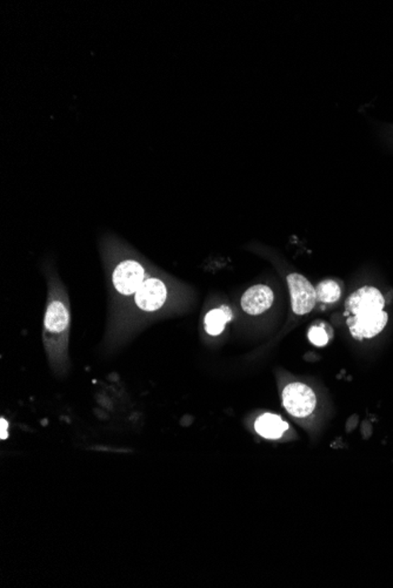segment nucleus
I'll return each mask as SVG.
<instances>
[{
	"instance_id": "obj_1",
	"label": "nucleus",
	"mask_w": 393,
	"mask_h": 588,
	"mask_svg": "<svg viewBox=\"0 0 393 588\" xmlns=\"http://www.w3.org/2000/svg\"><path fill=\"white\" fill-rule=\"evenodd\" d=\"M69 332V305L62 298L53 296L44 318V346L55 370H65Z\"/></svg>"
},
{
	"instance_id": "obj_2",
	"label": "nucleus",
	"mask_w": 393,
	"mask_h": 588,
	"mask_svg": "<svg viewBox=\"0 0 393 588\" xmlns=\"http://www.w3.org/2000/svg\"><path fill=\"white\" fill-rule=\"evenodd\" d=\"M148 277L145 268L138 261L124 260L114 268L112 283L118 294L132 296L137 293Z\"/></svg>"
},
{
	"instance_id": "obj_3",
	"label": "nucleus",
	"mask_w": 393,
	"mask_h": 588,
	"mask_svg": "<svg viewBox=\"0 0 393 588\" xmlns=\"http://www.w3.org/2000/svg\"><path fill=\"white\" fill-rule=\"evenodd\" d=\"M284 407L294 417L304 418L314 412L317 398L310 387L303 383H291L283 391Z\"/></svg>"
},
{
	"instance_id": "obj_4",
	"label": "nucleus",
	"mask_w": 393,
	"mask_h": 588,
	"mask_svg": "<svg viewBox=\"0 0 393 588\" xmlns=\"http://www.w3.org/2000/svg\"><path fill=\"white\" fill-rule=\"evenodd\" d=\"M167 287L158 277H148L135 293V307L143 312H158L167 300Z\"/></svg>"
},
{
	"instance_id": "obj_5",
	"label": "nucleus",
	"mask_w": 393,
	"mask_h": 588,
	"mask_svg": "<svg viewBox=\"0 0 393 588\" xmlns=\"http://www.w3.org/2000/svg\"><path fill=\"white\" fill-rule=\"evenodd\" d=\"M287 284L290 288L294 314H309L317 302V294L314 285L303 275L296 273L287 276Z\"/></svg>"
},
{
	"instance_id": "obj_6",
	"label": "nucleus",
	"mask_w": 393,
	"mask_h": 588,
	"mask_svg": "<svg viewBox=\"0 0 393 588\" xmlns=\"http://www.w3.org/2000/svg\"><path fill=\"white\" fill-rule=\"evenodd\" d=\"M387 312H370V314L355 315L348 318V325L351 332V335L355 339H372L375 336L380 335L387 327Z\"/></svg>"
},
{
	"instance_id": "obj_7",
	"label": "nucleus",
	"mask_w": 393,
	"mask_h": 588,
	"mask_svg": "<svg viewBox=\"0 0 393 588\" xmlns=\"http://www.w3.org/2000/svg\"><path fill=\"white\" fill-rule=\"evenodd\" d=\"M384 305H385V300L377 288L364 287L358 289L348 298L345 307H346V314L355 316V315L383 312Z\"/></svg>"
},
{
	"instance_id": "obj_8",
	"label": "nucleus",
	"mask_w": 393,
	"mask_h": 588,
	"mask_svg": "<svg viewBox=\"0 0 393 588\" xmlns=\"http://www.w3.org/2000/svg\"><path fill=\"white\" fill-rule=\"evenodd\" d=\"M242 308L246 314L260 315L269 310L273 303V291L264 284L250 288L242 298Z\"/></svg>"
},
{
	"instance_id": "obj_9",
	"label": "nucleus",
	"mask_w": 393,
	"mask_h": 588,
	"mask_svg": "<svg viewBox=\"0 0 393 588\" xmlns=\"http://www.w3.org/2000/svg\"><path fill=\"white\" fill-rule=\"evenodd\" d=\"M287 429H289L287 423H285L277 414H262L255 423V430L257 434L266 439H278L283 436Z\"/></svg>"
},
{
	"instance_id": "obj_10",
	"label": "nucleus",
	"mask_w": 393,
	"mask_h": 588,
	"mask_svg": "<svg viewBox=\"0 0 393 588\" xmlns=\"http://www.w3.org/2000/svg\"><path fill=\"white\" fill-rule=\"evenodd\" d=\"M232 320V312L228 307L214 309L207 312L204 320L205 330L211 336L221 335L224 332L225 327Z\"/></svg>"
},
{
	"instance_id": "obj_11",
	"label": "nucleus",
	"mask_w": 393,
	"mask_h": 588,
	"mask_svg": "<svg viewBox=\"0 0 393 588\" xmlns=\"http://www.w3.org/2000/svg\"><path fill=\"white\" fill-rule=\"evenodd\" d=\"M316 294H317L318 301L321 302V303H326V305H331V303L338 301L341 295H342V291H341V287H339L337 282L332 280H325L318 284Z\"/></svg>"
},
{
	"instance_id": "obj_12",
	"label": "nucleus",
	"mask_w": 393,
	"mask_h": 588,
	"mask_svg": "<svg viewBox=\"0 0 393 588\" xmlns=\"http://www.w3.org/2000/svg\"><path fill=\"white\" fill-rule=\"evenodd\" d=\"M309 339H310L312 344L317 346H326L328 342V334H326L324 329L318 327V325H314L309 330Z\"/></svg>"
},
{
	"instance_id": "obj_13",
	"label": "nucleus",
	"mask_w": 393,
	"mask_h": 588,
	"mask_svg": "<svg viewBox=\"0 0 393 588\" xmlns=\"http://www.w3.org/2000/svg\"><path fill=\"white\" fill-rule=\"evenodd\" d=\"M5 429H6V422L4 418H1V439H6V434H5Z\"/></svg>"
}]
</instances>
